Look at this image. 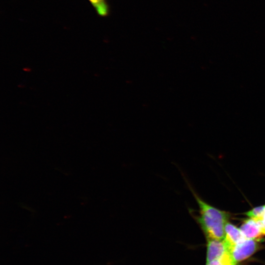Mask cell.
<instances>
[{
  "instance_id": "obj_3",
  "label": "cell",
  "mask_w": 265,
  "mask_h": 265,
  "mask_svg": "<svg viewBox=\"0 0 265 265\" xmlns=\"http://www.w3.org/2000/svg\"><path fill=\"white\" fill-rule=\"evenodd\" d=\"M239 229L246 238L259 241L265 236V227L263 220L251 218L246 219Z\"/></svg>"
},
{
  "instance_id": "obj_9",
  "label": "cell",
  "mask_w": 265,
  "mask_h": 265,
  "mask_svg": "<svg viewBox=\"0 0 265 265\" xmlns=\"http://www.w3.org/2000/svg\"><path fill=\"white\" fill-rule=\"evenodd\" d=\"M263 220L264 221H265V212H264V214Z\"/></svg>"
},
{
  "instance_id": "obj_5",
  "label": "cell",
  "mask_w": 265,
  "mask_h": 265,
  "mask_svg": "<svg viewBox=\"0 0 265 265\" xmlns=\"http://www.w3.org/2000/svg\"><path fill=\"white\" fill-rule=\"evenodd\" d=\"M246 239L239 228L227 222L225 225V237L223 239L229 250L234 246Z\"/></svg>"
},
{
  "instance_id": "obj_8",
  "label": "cell",
  "mask_w": 265,
  "mask_h": 265,
  "mask_svg": "<svg viewBox=\"0 0 265 265\" xmlns=\"http://www.w3.org/2000/svg\"><path fill=\"white\" fill-rule=\"evenodd\" d=\"M265 205L254 208L246 212L245 214L250 218L255 220H263Z\"/></svg>"
},
{
  "instance_id": "obj_6",
  "label": "cell",
  "mask_w": 265,
  "mask_h": 265,
  "mask_svg": "<svg viewBox=\"0 0 265 265\" xmlns=\"http://www.w3.org/2000/svg\"><path fill=\"white\" fill-rule=\"evenodd\" d=\"M95 8L98 14L101 16H106L108 14V6L106 0H89Z\"/></svg>"
},
{
  "instance_id": "obj_4",
  "label": "cell",
  "mask_w": 265,
  "mask_h": 265,
  "mask_svg": "<svg viewBox=\"0 0 265 265\" xmlns=\"http://www.w3.org/2000/svg\"><path fill=\"white\" fill-rule=\"evenodd\" d=\"M228 251L223 239H207L206 263L218 260Z\"/></svg>"
},
{
  "instance_id": "obj_1",
  "label": "cell",
  "mask_w": 265,
  "mask_h": 265,
  "mask_svg": "<svg viewBox=\"0 0 265 265\" xmlns=\"http://www.w3.org/2000/svg\"><path fill=\"white\" fill-rule=\"evenodd\" d=\"M187 184L199 208V215L195 216V219L207 239H223L225 225L229 217L228 213L208 204L197 194L188 182Z\"/></svg>"
},
{
  "instance_id": "obj_7",
  "label": "cell",
  "mask_w": 265,
  "mask_h": 265,
  "mask_svg": "<svg viewBox=\"0 0 265 265\" xmlns=\"http://www.w3.org/2000/svg\"><path fill=\"white\" fill-rule=\"evenodd\" d=\"M206 265H238L232 259L229 251L218 260L206 263Z\"/></svg>"
},
{
  "instance_id": "obj_2",
  "label": "cell",
  "mask_w": 265,
  "mask_h": 265,
  "mask_svg": "<svg viewBox=\"0 0 265 265\" xmlns=\"http://www.w3.org/2000/svg\"><path fill=\"white\" fill-rule=\"evenodd\" d=\"M259 247L257 241L246 238L232 247L229 252L233 260L238 264L253 255Z\"/></svg>"
}]
</instances>
